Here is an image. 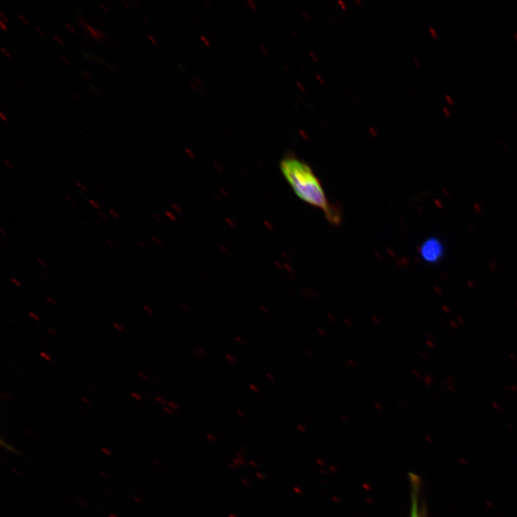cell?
<instances>
[{
  "label": "cell",
  "mask_w": 517,
  "mask_h": 517,
  "mask_svg": "<svg viewBox=\"0 0 517 517\" xmlns=\"http://www.w3.org/2000/svg\"><path fill=\"white\" fill-rule=\"evenodd\" d=\"M280 169L300 199L322 210L330 223L340 224L339 211L329 203L320 181L308 164L288 156L280 163Z\"/></svg>",
  "instance_id": "obj_1"
},
{
  "label": "cell",
  "mask_w": 517,
  "mask_h": 517,
  "mask_svg": "<svg viewBox=\"0 0 517 517\" xmlns=\"http://www.w3.org/2000/svg\"><path fill=\"white\" fill-rule=\"evenodd\" d=\"M420 252L425 261L435 263L441 258L443 248L436 240L430 239L422 245Z\"/></svg>",
  "instance_id": "obj_2"
},
{
  "label": "cell",
  "mask_w": 517,
  "mask_h": 517,
  "mask_svg": "<svg viewBox=\"0 0 517 517\" xmlns=\"http://www.w3.org/2000/svg\"><path fill=\"white\" fill-rule=\"evenodd\" d=\"M412 479V504L411 517H426L425 511L423 508H420L419 495H418V480L417 477L413 476Z\"/></svg>",
  "instance_id": "obj_3"
},
{
  "label": "cell",
  "mask_w": 517,
  "mask_h": 517,
  "mask_svg": "<svg viewBox=\"0 0 517 517\" xmlns=\"http://www.w3.org/2000/svg\"><path fill=\"white\" fill-rule=\"evenodd\" d=\"M80 23L82 25L83 28L85 31L86 33L91 35L94 38L97 40V41L101 40V39H104L106 38L105 35L99 29L92 28V26H89L88 24L85 23V21L79 18Z\"/></svg>",
  "instance_id": "obj_4"
},
{
  "label": "cell",
  "mask_w": 517,
  "mask_h": 517,
  "mask_svg": "<svg viewBox=\"0 0 517 517\" xmlns=\"http://www.w3.org/2000/svg\"><path fill=\"white\" fill-rule=\"evenodd\" d=\"M193 354L197 357H203V356H205L206 355L205 352L202 349H197L196 350H194Z\"/></svg>",
  "instance_id": "obj_5"
},
{
  "label": "cell",
  "mask_w": 517,
  "mask_h": 517,
  "mask_svg": "<svg viewBox=\"0 0 517 517\" xmlns=\"http://www.w3.org/2000/svg\"><path fill=\"white\" fill-rule=\"evenodd\" d=\"M40 356H42V358H44V359H47V361H51V356H49V355H48V354H47V353L41 352L40 353Z\"/></svg>",
  "instance_id": "obj_6"
},
{
  "label": "cell",
  "mask_w": 517,
  "mask_h": 517,
  "mask_svg": "<svg viewBox=\"0 0 517 517\" xmlns=\"http://www.w3.org/2000/svg\"><path fill=\"white\" fill-rule=\"evenodd\" d=\"M167 404H168V405H169V406H170V407H171L172 409H179V405H177V404L176 403H174V402H167Z\"/></svg>",
  "instance_id": "obj_7"
},
{
  "label": "cell",
  "mask_w": 517,
  "mask_h": 517,
  "mask_svg": "<svg viewBox=\"0 0 517 517\" xmlns=\"http://www.w3.org/2000/svg\"><path fill=\"white\" fill-rule=\"evenodd\" d=\"M113 326L119 331H120V332H123L124 331V329L120 325H119L118 323L114 322L113 323Z\"/></svg>",
  "instance_id": "obj_8"
},
{
  "label": "cell",
  "mask_w": 517,
  "mask_h": 517,
  "mask_svg": "<svg viewBox=\"0 0 517 517\" xmlns=\"http://www.w3.org/2000/svg\"><path fill=\"white\" fill-rule=\"evenodd\" d=\"M131 396L133 397L135 399H136L138 401H141L142 400V397L139 394H138V393H131Z\"/></svg>",
  "instance_id": "obj_9"
},
{
  "label": "cell",
  "mask_w": 517,
  "mask_h": 517,
  "mask_svg": "<svg viewBox=\"0 0 517 517\" xmlns=\"http://www.w3.org/2000/svg\"><path fill=\"white\" fill-rule=\"evenodd\" d=\"M0 26H1V28H2L3 31H8V28L6 26V24L4 23V21L3 19H1V21H0Z\"/></svg>",
  "instance_id": "obj_10"
},
{
  "label": "cell",
  "mask_w": 517,
  "mask_h": 517,
  "mask_svg": "<svg viewBox=\"0 0 517 517\" xmlns=\"http://www.w3.org/2000/svg\"><path fill=\"white\" fill-rule=\"evenodd\" d=\"M110 212L115 219L118 220L120 218V215H118L117 212L114 211L112 209L110 210Z\"/></svg>",
  "instance_id": "obj_11"
},
{
  "label": "cell",
  "mask_w": 517,
  "mask_h": 517,
  "mask_svg": "<svg viewBox=\"0 0 517 517\" xmlns=\"http://www.w3.org/2000/svg\"><path fill=\"white\" fill-rule=\"evenodd\" d=\"M11 281H12V282H13V284H15V285H16V286H17L18 288H20V287L22 286V285H21V284H20V283H19V282L18 281V280H17V279H14V278H11Z\"/></svg>",
  "instance_id": "obj_12"
},
{
  "label": "cell",
  "mask_w": 517,
  "mask_h": 517,
  "mask_svg": "<svg viewBox=\"0 0 517 517\" xmlns=\"http://www.w3.org/2000/svg\"><path fill=\"white\" fill-rule=\"evenodd\" d=\"M226 358L231 363H234L236 361V359L229 354H227Z\"/></svg>",
  "instance_id": "obj_13"
},
{
  "label": "cell",
  "mask_w": 517,
  "mask_h": 517,
  "mask_svg": "<svg viewBox=\"0 0 517 517\" xmlns=\"http://www.w3.org/2000/svg\"><path fill=\"white\" fill-rule=\"evenodd\" d=\"M250 386V388H251L252 391H253L254 393H257L258 392V388H257V387H256V386L255 385H254V384H250V386Z\"/></svg>",
  "instance_id": "obj_14"
},
{
  "label": "cell",
  "mask_w": 517,
  "mask_h": 517,
  "mask_svg": "<svg viewBox=\"0 0 517 517\" xmlns=\"http://www.w3.org/2000/svg\"><path fill=\"white\" fill-rule=\"evenodd\" d=\"M164 411L170 415L174 414V411L170 409L169 407H164Z\"/></svg>",
  "instance_id": "obj_15"
},
{
  "label": "cell",
  "mask_w": 517,
  "mask_h": 517,
  "mask_svg": "<svg viewBox=\"0 0 517 517\" xmlns=\"http://www.w3.org/2000/svg\"><path fill=\"white\" fill-rule=\"evenodd\" d=\"M18 17H19V19H21L24 22L25 24H26L27 26L30 25V24L28 23V21L25 18V17L22 16L21 15H19Z\"/></svg>",
  "instance_id": "obj_16"
},
{
  "label": "cell",
  "mask_w": 517,
  "mask_h": 517,
  "mask_svg": "<svg viewBox=\"0 0 517 517\" xmlns=\"http://www.w3.org/2000/svg\"><path fill=\"white\" fill-rule=\"evenodd\" d=\"M29 315H31V317H32L33 318H34L35 320H37V321H40V318L36 314H35V313H33L32 312H30L29 313Z\"/></svg>",
  "instance_id": "obj_17"
},
{
  "label": "cell",
  "mask_w": 517,
  "mask_h": 517,
  "mask_svg": "<svg viewBox=\"0 0 517 517\" xmlns=\"http://www.w3.org/2000/svg\"><path fill=\"white\" fill-rule=\"evenodd\" d=\"M54 38L58 42L60 46H65L63 41H62V40L59 37H58L57 35H54Z\"/></svg>",
  "instance_id": "obj_18"
},
{
  "label": "cell",
  "mask_w": 517,
  "mask_h": 517,
  "mask_svg": "<svg viewBox=\"0 0 517 517\" xmlns=\"http://www.w3.org/2000/svg\"><path fill=\"white\" fill-rule=\"evenodd\" d=\"M47 300L50 302V303L52 304L54 306H57L56 302L53 298L47 297Z\"/></svg>",
  "instance_id": "obj_19"
},
{
  "label": "cell",
  "mask_w": 517,
  "mask_h": 517,
  "mask_svg": "<svg viewBox=\"0 0 517 517\" xmlns=\"http://www.w3.org/2000/svg\"><path fill=\"white\" fill-rule=\"evenodd\" d=\"M38 263H39V264H40V265H42V267H44V268H47V267H48L47 264H46V263H45L44 262H43V261H42V260H40V258H38Z\"/></svg>",
  "instance_id": "obj_20"
},
{
  "label": "cell",
  "mask_w": 517,
  "mask_h": 517,
  "mask_svg": "<svg viewBox=\"0 0 517 517\" xmlns=\"http://www.w3.org/2000/svg\"><path fill=\"white\" fill-rule=\"evenodd\" d=\"M0 15H1V17H2V19H3V20L4 19V20H5V22H6V23H7V24H8V23H9V19H8V17H6V16L4 15V14H3V13H0Z\"/></svg>",
  "instance_id": "obj_21"
},
{
  "label": "cell",
  "mask_w": 517,
  "mask_h": 517,
  "mask_svg": "<svg viewBox=\"0 0 517 517\" xmlns=\"http://www.w3.org/2000/svg\"><path fill=\"white\" fill-rule=\"evenodd\" d=\"M156 400H158V402H159L160 403H161L162 404H166L167 403V402H166V401H165V400L164 399H163V398H161V397H157V398H156Z\"/></svg>",
  "instance_id": "obj_22"
},
{
  "label": "cell",
  "mask_w": 517,
  "mask_h": 517,
  "mask_svg": "<svg viewBox=\"0 0 517 517\" xmlns=\"http://www.w3.org/2000/svg\"><path fill=\"white\" fill-rule=\"evenodd\" d=\"M76 186H78L79 188H81V190H83V191H86V189H85V187H84V186H83V185H82L81 183H80L79 182H77V183H76Z\"/></svg>",
  "instance_id": "obj_23"
},
{
  "label": "cell",
  "mask_w": 517,
  "mask_h": 517,
  "mask_svg": "<svg viewBox=\"0 0 517 517\" xmlns=\"http://www.w3.org/2000/svg\"><path fill=\"white\" fill-rule=\"evenodd\" d=\"M106 243L108 245L110 246L112 248H115V245L109 240H106Z\"/></svg>",
  "instance_id": "obj_24"
},
{
  "label": "cell",
  "mask_w": 517,
  "mask_h": 517,
  "mask_svg": "<svg viewBox=\"0 0 517 517\" xmlns=\"http://www.w3.org/2000/svg\"><path fill=\"white\" fill-rule=\"evenodd\" d=\"M236 339L237 341H238L242 345L245 343V341L243 340V339L240 338L239 336H236Z\"/></svg>",
  "instance_id": "obj_25"
},
{
  "label": "cell",
  "mask_w": 517,
  "mask_h": 517,
  "mask_svg": "<svg viewBox=\"0 0 517 517\" xmlns=\"http://www.w3.org/2000/svg\"><path fill=\"white\" fill-rule=\"evenodd\" d=\"M1 50H2L3 53V54H5V55H6V56H8V58H11V56H10V54H9V53H8V52L7 51H6V50H5V49H4L3 47H2V48H1Z\"/></svg>",
  "instance_id": "obj_26"
},
{
  "label": "cell",
  "mask_w": 517,
  "mask_h": 517,
  "mask_svg": "<svg viewBox=\"0 0 517 517\" xmlns=\"http://www.w3.org/2000/svg\"><path fill=\"white\" fill-rule=\"evenodd\" d=\"M35 29L43 37L45 36L44 33H43L38 27H35Z\"/></svg>",
  "instance_id": "obj_27"
},
{
  "label": "cell",
  "mask_w": 517,
  "mask_h": 517,
  "mask_svg": "<svg viewBox=\"0 0 517 517\" xmlns=\"http://www.w3.org/2000/svg\"><path fill=\"white\" fill-rule=\"evenodd\" d=\"M143 309H144L145 310H146V311H147L148 313H151V314H152V313H154V311H153V310H152V309H149V308H148L147 306H143Z\"/></svg>",
  "instance_id": "obj_28"
},
{
  "label": "cell",
  "mask_w": 517,
  "mask_h": 517,
  "mask_svg": "<svg viewBox=\"0 0 517 517\" xmlns=\"http://www.w3.org/2000/svg\"><path fill=\"white\" fill-rule=\"evenodd\" d=\"M81 400L84 402L86 404H88V405L92 404V403H90V402L88 399H85V397H82Z\"/></svg>",
  "instance_id": "obj_29"
},
{
  "label": "cell",
  "mask_w": 517,
  "mask_h": 517,
  "mask_svg": "<svg viewBox=\"0 0 517 517\" xmlns=\"http://www.w3.org/2000/svg\"><path fill=\"white\" fill-rule=\"evenodd\" d=\"M90 202L91 204H92L94 206L95 208H99V205L97 204H96L94 201L90 200Z\"/></svg>",
  "instance_id": "obj_30"
},
{
  "label": "cell",
  "mask_w": 517,
  "mask_h": 517,
  "mask_svg": "<svg viewBox=\"0 0 517 517\" xmlns=\"http://www.w3.org/2000/svg\"><path fill=\"white\" fill-rule=\"evenodd\" d=\"M97 213H98V214H99V215H100V217H101V218L102 219H104V220H106V215H104V213H101V211H97Z\"/></svg>",
  "instance_id": "obj_31"
},
{
  "label": "cell",
  "mask_w": 517,
  "mask_h": 517,
  "mask_svg": "<svg viewBox=\"0 0 517 517\" xmlns=\"http://www.w3.org/2000/svg\"><path fill=\"white\" fill-rule=\"evenodd\" d=\"M66 197H67V200H68V201H69V202L70 203H72V204H76L75 201H74V199H72L71 198V197H69V196H68V195H67V196Z\"/></svg>",
  "instance_id": "obj_32"
},
{
  "label": "cell",
  "mask_w": 517,
  "mask_h": 517,
  "mask_svg": "<svg viewBox=\"0 0 517 517\" xmlns=\"http://www.w3.org/2000/svg\"><path fill=\"white\" fill-rule=\"evenodd\" d=\"M39 276H40V278H42V279H44V280H45V281H48V282H49V279H48V278L47 277V276H45V275H43V274H40Z\"/></svg>",
  "instance_id": "obj_33"
},
{
  "label": "cell",
  "mask_w": 517,
  "mask_h": 517,
  "mask_svg": "<svg viewBox=\"0 0 517 517\" xmlns=\"http://www.w3.org/2000/svg\"><path fill=\"white\" fill-rule=\"evenodd\" d=\"M4 163L11 169H14L13 165H11L7 160H4Z\"/></svg>",
  "instance_id": "obj_34"
},
{
  "label": "cell",
  "mask_w": 517,
  "mask_h": 517,
  "mask_svg": "<svg viewBox=\"0 0 517 517\" xmlns=\"http://www.w3.org/2000/svg\"><path fill=\"white\" fill-rule=\"evenodd\" d=\"M66 25H67V28H69V30H70V31H72V32L73 33H76V31H75V30H74V28H72V26H70V25H69V24H66Z\"/></svg>",
  "instance_id": "obj_35"
},
{
  "label": "cell",
  "mask_w": 517,
  "mask_h": 517,
  "mask_svg": "<svg viewBox=\"0 0 517 517\" xmlns=\"http://www.w3.org/2000/svg\"><path fill=\"white\" fill-rule=\"evenodd\" d=\"M267 377L270 381H274V377L271 374H268Z\"/></svg>",
  "instance_id": "obj_36"
},
{
  "label": "cell",
  "mask_w": 517,
  "mask_h": 517,
  "mask_svg": "<svg viewBox=\"0 0 517 517\" xmlns=\"http://www.w3.org/2000/svg\"><path fill=\"white\" fill-rule=\"evenodd\" d=\"M139 376L143 378L145 380H147L148 377L143 373H139Z\"/></svg>",
  "instance_id": "obj_37"
},
{
  "label": "cell",
  "mask_w": 517,
  "mask_h": 517,
  "mask_svg": "<svg viewBox=\"0 0 517 517\" xmlns=\"http://www.w3.org/2000/svg\"><path fill=\"white\" fill-rule=\"evenodd\" d=\"M0 117H2V119H3V120L4 121H6V122H7V121H8V119H7V118H6V117L4 116L3 113H0Z\"/></svg>",
  "instance_id": "obj_38"
},
{
  "label": "cell",
  "mask_w": 517,
  "mask_h": 517,
  "mask_svg": "<svg viewBox=\"0 0 517 517\" xmlns=\"http://www.w3.org/2000/svg\"><path fill=\"white\" fill-rule=\"evenodd\" d=\"M49 331L50 333H51L53 335H54L55 336H58V334L55 331H54L53 330H51V328L49 329Z\"/></svg>",
  "instance_id": "obj_39"
},
{
  "label": "cell",
  "mask_w": 517,
  "mask_h": 517,
  "mask_svg": "<svg viewBox=\"0 0 517 517\" xmlns=\"http://www.w3.org/2000/svg\"><path fill=\"white\" fill-rule=\"evenodd\" d=\"M237 413H238L242 417L245 416V413L243 411L241 412L240 411H237Z\"/></svg>",
  "instance_id": "obj_40"
},
{
  "label": "cell",
  "mask_w": 517,
  "mask_h": 517,
  "mask_svg": "<svg viewBox=\"0 0 517 517\" xmlns=\"http://www.w3.org/2000/svg\"><path fill=\"white\" fill-rule=\"evenodd\" d=\"M62 59H63V60H64L65 62H66L67 65H69V66H70L71 63H70V62H69V61H68V60H67L66 59V58H65V57L62 56Z\"/></svg>",
  "instance_id": "obj_41"
},
{
  "label": "cell",
  "mask_w": 517,
  "mask_h": 517,
  "mask_svg": "<svg viewBox=\"0 0 517 517\" xmlns=\"http://www.w3.org/2000/svg\"><path fill=\"white\" fill-rule=\"evenodd\" d=\"M0 231H1V233L3 234V236H7V233L4 231V229L3 228L0 229Z\"/></svg>",
  "instance_id": "obj_42"
},
{
  "label": "cell",
  "mask_w": 517,
  "mask_h": 517,
  "mask_svg": "<svg viewBox=\"0 0 517 517\" xmlns=\"http://www.w3.org/2000/svg\"><path fill=\"white\" fill-rule=\"evenodd\" d=\"M100 6L105 10L106 13H109V12H108V10L106 9V8L105 7L104 5H103V4L101 3Z\"/></svg>",
  "instance_id": "obj_43"
},
{
  "label": "cell",
  "mask_w": 517,
  "mask_h": 517,
  "mask_svg": "<svg viewBox=\"0 0 517 517\" xmlns=\"http://www.w3.org/2000/svg\"><path fill=\"white\" fill-rule=\"evenodd\" d=\"M122 3H123V4H124V5L125 6V7H126V8L127 9H129V6H128V5H127V3H126V2H125V1H124V0H122Z\"/></svg>",
  "instance_id": "obj_44"
}]
</instances>
